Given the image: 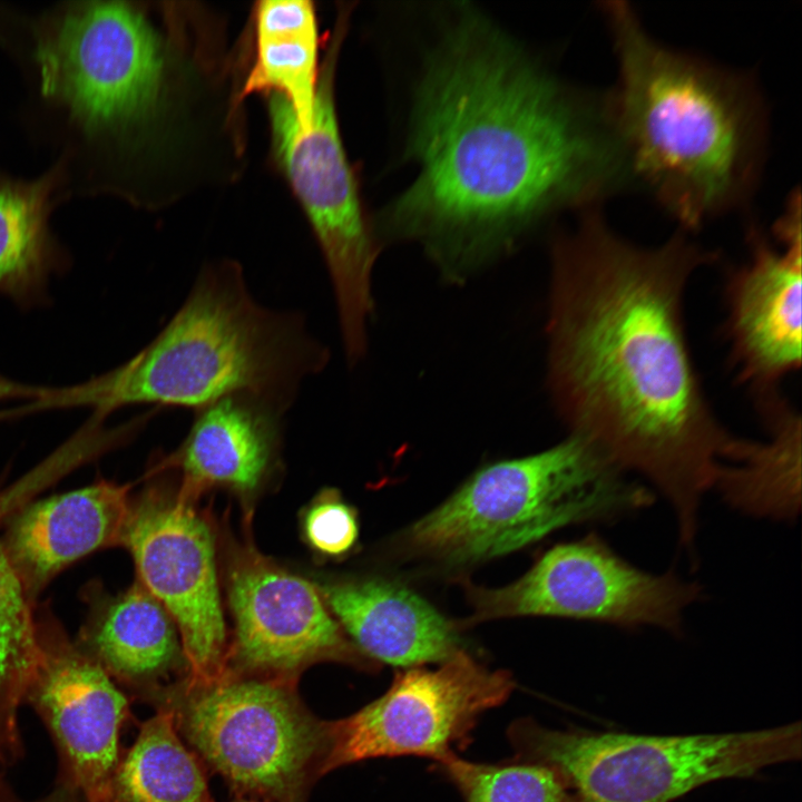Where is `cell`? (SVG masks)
<instances>
[{
	"label": "cell",
	"instance_id": "1",
	"mask_svg": "<svg viewBox=\"0 0 802 802\" xmlns=\"http://www.w3.org/2000/svg\"><path fill=\"white\" fill-rule=\"evenodd\" d=\"M715 260L685 232L657 247L634 245L596 206L551 254L554 403L570 433L664 496L685 548L694 546L702 499L742 441L713 414L684 325L687 281Z\"/></svg>",
	"mask_w": 802,
	"mask_h": 802
},
{
	"label": "cell",
	"instance_id": "2",
	"mask_svg": "<svg viewBox=\"0 0 802 802\" xmlns=\"http://www.w3.org/2000/svg\"><path fill=\"white\" fill-rule=\"evenodd\" d=\"M420 163L387 226L448 263L479 261L544 214L595 206L626 174L603 108L591 110L480 19H462L418 91Z\"/></svg>",
	"mask_w": 802,
	"mask_h": 802
},
{
	"label": "cell",
	"instance_id": "3",
	"mask_svg": "<svg viewBox=\"0 0 802 802\" xmlns=\"http://www.w3.org/2000/svg\"><path fill=\"white\" fill-rule=\"evenodd\" d=\"M169 35L143 3L67 1L36 14L0 8V41L23 72L29 120L59 151L68 193L135 199L173 90Z\"/></svg>",
	"mask_w": 802,
	"mask_h": 802
},
{
	"label": "cell",
	"instance_id": "4",
	"mask_svg": "<svg viewBox=\"0 0 802 802\" xmlns=\"http://www.w3.org/2000/svg\"><path fill=\"white\" fill-rule=\"evenodd\" d=\"M602 9L618 62L603 113L626 170L684 231L741 205L765 146L754 80L659 45L624 1Z\"/></svg>",
	"mask_w": 802,
	"mask_h": 802
},
{
	"label": "cell",
	"instance_id": "5",
	"mask_svg": "<svg viewBox=\"0 0 802 802\" xmlns=\"http://www.w3.org/2000/svg\"><path fill=\"white\" fill-rule=\"evenodd\" d=\"M327 360L302 313L257 303L243 267L224 260L200 270L177 312L135 355L87 381L43 387L31 410L86 408L105 420L131 405L196 411L234 394L288 410Z\"/></svg>",
	"mask_w": 802,
	"mask_h": 802
},
{
	"label": "cell",
	"instance_id": "6",
	"mask_svg": "<svg viewBox=\"0 0 802 802\" xmlns=\"http://www.w3.org/2000/svg\"><path fill=\"white\" fill-rule=\"evenodd\" d=\"M653 492L585 438L522 458L488 464L443 503L414 522L410 547L452 565L509 554L575 524L625 517Z\"/></svg>",
	"mask_w": 802,
	"mask_h": 802
},
{
	"label": "cell",
	"instance_id": "7",
	"mask_svg": "<svg viewBox=\"0 0 802 802\" xmlns=\"http://www.w3.org/2000/svg\"><path fill=\"white\" fill-rule=\"evenodd\" d=\"M508 737L518 759L545 764L576 802H672L706 783L751 777L800 760L801 723L735 733L645 735L552 730L530 718Z\"/></svg>",
	"mask_w": 802,
	"mask_h": 802
},
{
	"label": "cell",
	"instance_id": "8",
	"mask_svg": "<svg viewBox=\"0 0 802 802\" xmlns=\"http://www.w3.org/2000/svg\"><path fill=\"white\" fill-rule=\"evenodd\" d=\"M146 697L172 715L180 737L236 798L307 802L322 776L329 721L306 707L295 682L225 672L211 682L185 678Z\"/></svg>",
	"mask_w": 802,
	"mask_h": 802
},
{
	"label": "cell",
	"instance_id": "9",
	"mask_svg": "<svg viewBox=\"0 0 802 802\" xmlns=\"http://www.w3.org/2000/svg\"><path fill=\"white\" fill-rule=\"evenodd\" d=\"M345 26L336 23L320 70L312 124L300 130L290 104L270 95L273 144L300 199L333 286L346 359L365 354L373 311L372 270L378 247L341 140L334 105V72Z\"/></svg>",
	"mask_w": 802,
	"mask_h": 802
},
{
	"label": "cell",
	"instance_id": "10",
	"mask_svg": "<svg viewBox=\"0 0 802 802\" xmlns=\"http://www.w3.org/2000/svg\"><path fill=\"white\" fill-rule=\"evenodd\" d=\"M703 587L672 571L643 570L598 535L557 545L519 579L500 588L470 587V622L512 616L594 620L623 628L654 626L678 635Z\"/></svg>",
	"mask_w": 802,
	"mask_h": 802
},
{
	"label": "cell",
	"instance_id": "11",
	"mask_svg": "<svg viewBox=\"0 0 802 802\" xmlns=\"http://www.w3.org/2000/svg\"><path fill=\"white\" fill-rule=\"evenodd\" d=\"M509 672L490 671L461 651L436 669L399 672L390 687L358 712L329 721L322 776L378 757L423 756L439 761L464 746L481 715L507 701Z\"/></svg>",
	"mask_w": 802,
	"mask_h": 802
},
{
	"label": "cell",
	"instance_id": "12",
	"mask_svg": "<svg viewBox=\"0 0 802 802\" xmlns=\"http://www.w3.org/2000/svg\"><path fill=\"white\" fill-rule=\"evenodd\" d=\"M121 544L139 583L179 630L187 679L211 682L226 672L227 652L212 531L188 498L149 493L130 507Z\"/></svg>",
	"mask_w": 802,
	"mask_h": 802
},
{
	"label": "cell",
	"instance_id": "13",
	"mask_svg": "<svg viewBox=\"0 0 802 802\" xmlns=\"http://www.w3.org/2000/svg\"><path fill=\"white\" fill-rule=\"evenodd\" d=\"M228 590L236 633L226 672L295 682L324 659L366 668L309 581L248 556L233 568Z\"/></svg>",
	"mask_w": 802,
	"mask_h": 802
},
{
	"label": "cell",
	"instance_id": "14",
	"mask_svg": "<svg viewBox=\"0 0 802 802\" xmlns=\"http://www.w3.org/2000/svg\"><path fill=\"white\" fill-rule=\"evenodd\" d=\"M775 244L749 233L750 260L727 284V332L742 383L756 398L801 365L802 245L800 197L790 199L773 228Z\"/></svg>",
	"mask_w": 802,
	"mask_h": 802
},
{
	"label": "cell",
	"instance_id": "15",
	"mask_svg": "<svg viewBox=\"0 0 802 802\" xmlns=\"http://www.w3.org/2000/svg\"><path fill=\"white\" fill-rule=\"evenodd\" d=\"M28 700L57 744L63 783L84 802H106L119 762L118 739L128 715L126 696L87 654L41 642Z\"/></svg>",
	"mask_w": 802,
	"mask_h": 802
},
{
	"label": "cell",
	"instance_id": "16",
	"mask_svg": "<svg viewBox=\"0 0 802 802\" xmlns=\"http://www.w3.org/2000/svg\"><path fill=\"white\" fill-rule=\"evenodd\" d=\"M287 409L252 394H234L194 411L192 427L163 464L184 476L182 496L209 486L256 490L277 461Z\"/></svg>",
	"mask_w": 802,
	"mask_h": 802
},
{
	"label": "cell",
	"instance_id": "17",
	"mask_svg": "<svg viewBox=\"0 0 802 802\" xmlns=\"http://www.w3.org/2000/svg\"><path fill=\"white\" fill-rule=\"evenodd\" d=\"M129 487L101 481L39 501L10 527L4 550L27 594L70 563L121 544L130 511Z\"/></svg>",
	"mask_w": 802,
	"mask_h": 802
},
{
	"label": "cell",
	"instance_id": "18",
	"mask_svg": "<svg viewBox=\"0 0 802 802\" xmlns=\"http://www.w3.org/2000/svg\"><path fill=\"white\" fill-rule=\"evenodd\" d=\"M342 626L371 658L402 667L443 663L462 649L453 626L413 591L383 579L319 587Z\"/></svg>",
	"mask_w": 802,
	"mask_h": 802
},
{
	"label": "cell",
	"instance_id": "19",
	"mask_svg": "<svg viewBox=\"0 0 802 802\" xmlns=\"http://www.w3.org/2000/svg\"><path fill=\"white\" fill-rule=\"evenodd\" d=\"M65 196L67 180L56 164L32 180L0 173V295L21 309L46 305L50 278L70 268V254L49 226Z\"/></svg>",
	"mask_w": 802,
	"mask_h": 802
},
{
	"label": "cell",
	"instance_id": "20",
	"mask_svg": "<svg viewBox=\"0 0 802 802\" xmlns=\"http://www.w3.org/2000/svg\"><path fill=\"white\" fill-rule=\"evenodd\" d=\"M84 640L85 654L145 696L185 661L173 619L139 581L97 608Z\"/></svg>",
	"mask_w": 802,
	"mask_h": 802
},
{
	"label": "cell",
	"instance_id": "21",
	"mask_svg": "<svg viewBox=\"0 0 802 802\" xmlns=\"http://www.w3.org/2000/svg\"><path fill=\"white\" fill-rule=\"evenodd\" d=\"M759 405L769 440H745L740 457L722 467L714 489L742 512L792 521L801 505V418L777 393Z\"/></svg>",
	"mask_w": 802,
	"mask_h": 802
},
{
	"label": "cell",
	"instance_id": "22",
	"mask_svg": "<svg viewBox=\"0 0 802 802\" xmlns=\"http://www.w3.org/2000/svg\"><path fill=\"white\" fill-rule=\"evenodd\" d=\"M255 60L241 97L282 96L303 134L312 124L319 82V32L310 1H261L255 9Z\"/></svg>",
	"mask_w": 802,
	"mask_h": 802
},
{
	"label": "cell",
	"instance_id": "23",
	"mask_svg": "<svg viewBox=\"0 0 802 802\" xmlns=\"http://www.w3.org/2000/svg\"><path fill=\"white\" fill-rule=\"evenodd\" d=\"M106 802H215L203 763L168 712L157 710L141 725L117 764Z\"/></svg>",
	"mask_w": 802,
	"mask_h": 802
},
{
	"label": "cell",
	"instance_id": "24",
	"mask_svg": "<svg viewBox=\"0 0 802 802\" xmlns=\"http://www.w3.org/2000/svg\"><path fill=\"white\" fill-rule=\"evenodd\" d=\"M41 656L28 594L0 544V722L18 737L17 715Z\"/></svg>",
	"mask_w": 802,
	"mask_h": 802
},
{
	"label": "cell",
	"instance_id": "25",
	"mask_svg": "<svg viewBox=\"0 0 802 802\" xmlns=\"http://www.w3.org/2000/svg\"><path fill=\"white\" fill-rule=\"evenodd\" d=\"M436 762L464 802H576L561 776L538 762L478 763L454 753Z\"/></svg>",
	"mask_w": 802,
	"mask_h": 802
},
{
	"label": "cell",
	"instance_id": "26",
	"mask_svg": "<svg viewBox=\"0 0 802 802\" xmlns=\"http://www.w3.org/2000/svg\"><path fill=\"white\" fill-rule=\"evenodd\" d=\"M303 535L315 551L331 557L343 555L358 538L355 512L336 491L325 490L306 509Z\"/></svg>",
	"mask_w": 802,
	"mask_h": 802
},
{
	"label": "cell",
	"instance_id": "27",
	"mask_svg": "<svg viewBox=\"0 0 802 802\" xmlns=\"http://www.w3.org/2000/svg\"><path fill=\"white\" fill-rule=\"evenodd\" d=\"M41 385L26 384L0 373V403L10 400H35Z\"/></svg>",
	"mask_w": 802,
	"mask_h": 802
},
{
	"label": "cell",
	"instance_id": "28",
	"mask_svg": "<svg viewBox=\"0 0 802 802\" xmlns=\"http://www.w3.org/2000/svg\"><path fill=\"white\" fill-rule=\"evenodd\" d=\"M35 802H84L82 799L70 788L62 784L48 796Z\"/></svg>",
	"mask_w": 802,
	"mask_h": 802
},
{
	"label": "cell",
	"instance_id": "29",
	"mask_svg": "<svg viewBox=\"0 0 802 802\" xmlns=\"http://www.w3.org/2000/svg\"><path fill=\"white\" fill-rule=\"evenodd\" d=\"M19 749V741L13 739L0 723V764L9 754L16 753Z\"/></svg>",
	"mask_w": 802,
	"mask_h": 802
},
{
	"label": "cell",
	"instance_id": "30",
	"mask_svg": "<svg viewBox=\"0 0 802 802\" xmlns=\"http://www.w3.org/2000/svg\"><path fill=\"white\" fill-rule=\"evenodd\" d=\"M232 802H260V801L251 800V799H244V798H236V799H235L234 801H232Z\"/></svg>",
	"mask_w": 802,
	"mask_h": 802
}]
</instances>
